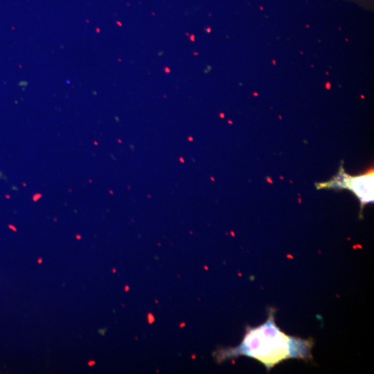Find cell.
<instances>
[{
    "instance_id": "7a4b0ae2",
    "label": "cell",
    "mask_w": 374,
    "mask_h": 374,
    "mask_svg": "<svg viewBox=\"0 0 374 374\" xmlns=\"http://www.w3.org/2000/svg\"><path fill=\"white\" fill-rule=\"evenodd\" d=\"M350 188L364 202L373 201V176L365 175L355 177L350 181Z\"/></svg>"
},
{
    "instance_id": "6da1fadb",
    "label": "cell",
    "mask_w": 374,
    "mask_h": 374,
    "mask_svg": "<svg viewBox=\"0 0 374 374\" xmlns=\"http://www.w3.org/2000/svg\"><path fill=\"white\" fill-rule=\"evenodd\" d=\"M274 310H269L267 321L262 325L249 328L237 348L226 350L225 357L247 355L262 362L269 371L279 362L290 358L309 359L312 341L285 334L276 325Z\"/></svg>"
}]
</instances>
